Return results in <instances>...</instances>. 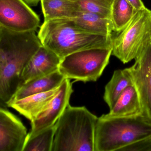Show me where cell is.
Wrapping results in <instances>:
<instances>
[{"instance_id": "1", "label": "cell", "mask_w": 151, "mask_h": 151, "mask_svg": "<svg viewBox=\"0 0 151 151\" xmlns=\"http://www.w3.org/2000/svg\"><path fill=\"white\" fill-rule=\"evenodd\" d=\"M42 45L34 31L18 32L0 26V101L7 106L22 86V75Z\"/></svg>"}, {"instance_id": "2", "label": "cell", "mask_w": 151, "mask_h": 151, "mask_svg": "<svg viewBox=\"0 0 151 151\" xmlns=\"http://www.w3.org/2000/svg\"><path fill=\"white\" fill-rule=\"evenodd\" d=\"M38 36L42 45L61 59L76 52L98 48H112V36L93 34L78 27L72 19L44 21Z\"/></svg>"}, {"instance_id": "3", "label": "cell", "mask_w": 151, "mask_h": 151, "mask_svg": "<svg viewBox=\"0 0 151 151\" xmlns=\"http://www.w3.org/2000/svg\"><path fill=\"white\" fill-rule=\"evenodd\" d=\"M98 119L86 107L69 104L55 123L52 151H95Z\"/></svg>"}, {"instance_id": "4", "label": "cell", "mask_w": 151, "mask_h": 151, "mask_svg": "<svg viewBox=\"0 0 151 151\" xmlns=\"http://www.w3.org/2000/svg\"><path fill=\"white\" fill-rule=\"evenodd\" d=\"M151 138V118L144 114L129 117H98L95 151H121Z\"/></svg>"}, {"instance_id": "5", "label": "cell", "mask_w": 151, "mask_h": 151, "mask_svg": "<svg viewBox=\"0 0 151 151\" xmlns=\"http://www.w3.org/2000/svg\"><path fill=\"white\" fill-rule=\"evenodd\" d=\"M112 48L87 49L62 59L59 70L65 78L81 82H95L102 75L112 55Z\"/></svg>"}, {"instance_id": "6", "label": "cell", "mask_w": 151, "mask_h": 151, "mask_svg": "<svg viewBox=\"0 0 151 151\" xmlns=\"http://www.w3.org/2000/svg\"><path fill=\"white\" fill-rule=\"evenodd\" d=\"M151 10L136 11L130 22L113 40L112 55L124 63L135 59L151 39Z\"/></svg>"}, {"instance_id": "7", "label": "cell", "mask_w": 151, "mask_h": 151, "mask_svg": "<svg viewBox=\"0 0 151 151\" xmlns=\"http://www.w3.org/2000/svg\"><path fill=\"white\" fill-rule=\"evenodd\" d=\"M40 22L24 0H0V26L18 32L36 31Z\"/></svg>"}, {"instance_id": "8", "label": "cell", "mask_w": 151, "mask_h": 151, "mask_svg": "<svg viewBox=\"0 0 151 151\" xmlns=\"http://www.w3.org/2000/svg\"><path fill=\"white\" fill-rule=\"evenodd\" d=\"M129 68L142 104L143 114L151 118V39Z\"/></svg>"}, {"instance_id": "9", "label": "cell", "mask_w": 151, "mask_h": 151, "mask_svg": "<svg viewBox=\"0 0 151 151\" xmlns=\"http://www.w3.org/2000/svg\"><path fill=\"white\" fill-rule=\"evenodd\" d=\"M73 92L72 84L65 78L60 87L59 92L46 107L31 122V129L28 137L55 125L69 104Z\"/></svg>"}, {"instance_id": "10", "label": "cell", "mask_w": 151, "mask_h": 151, "mask_svg": "<svg viewBox=\"0 0 151 151\" xmlns=\"http://www.w3.org/2000/svg\"><path fill=\"white\" fill-rule=\"evenodd\" d=\"M29 133L21 120L0 108V151H23Z\"/></svg>"}, {"instance_id": "11", "label": "cell", "mask_w": 151, "mask_h": 151, "mask_svg": "<svg viewBox=\"0 0 151 151\" xmlns=\"http://www.w3.org/2000/svg\"><path fill=\"white\" fill-rule=\"evenodd\" d=\"M62 59L50 49L42 45L24 69L22 75V85L25 83L59 70Z\"/></svg>"}, {"instance_id": "12", "label": "cell", "mask_w": 151, "mask_h": 151, "mask_svg": "<svg viewBox=\"0 0 151 151\" xmlns=\"http://www.w3.org/2000/svg\"><path fill=\"white\" fill-rule=\"evenodd\" d=\"M60 87L49 91L30 95L10 102L7 106L12 108L32 122L46 107L59 92Z\"/></svg>"}, {"instance_id": "13", "label": "cell", "mask_w": 151, "mask_h": 151, "mask_svg": "<svg viewBox=\"0 0 151 151\" xmlns=\"http://www.w3.org/2000/svg\"><path fill=\"white\" fill-rule=\"evenodd\" d=\"M143 114L138 93L134 85L128 86L119 96L108 114L102 115L106 118L129 117Z\"/></svg>"}, {"instance_id": "14", "label": "cell", "mask_w": 151, "mask_h": 151, "mask_svg": "<svg viewBox=\"0 0 151 151\" xmlns=\"http://www.w3.org/2000/svg\"><path fill=\"white\" fill-rule=\"evenodd\" d=\"M65 78L58 70L47 76L32 79L22 85L9 102L53 90L59 87Z\"/></svg>"}, {"instance_id": "15", "label": "cell", "mask_w": 151, "mask_h": 151, "mask_svg": "<svg viewBox=\"0 0 151 151\" xmlns=\"http://www.w3.org/2000/svg\"><path fill=\"white\" fill-rule=\"evenodd\" d=\"M45 21L57 19H73L81 11L72 0H40Z\"/></svg>"}, {"instance_id": "16", "label": "cell", "mask_w": 151, "mask_h": 151, "mask_svg": "<svg viewBox=\"0 0 151 151\" xmlns=\"http://www.w3.org/2000/svg\"><path fill=\"white\" fill-rule=\"evenodd\" d=\"M82 29L93 34L112 36L111 20L98 14L81 10L76 18L72 19Z\"/></svg>"}, {"instance_id": "17", "label": "cell", "mask_w": 151, "mask_h": 151, "mask_svg": "<svg viewBox=\"0 0 151 151\" xmlns=\"http://www.w3.org/2000/svg\"><path fill=\"white\" fill-rule=\"evenodd\" d=\"M134 85L129 68L115 70L110 81L105 86L104 101L111 108L122 93L130 86Z\"/></svg>"}, {"instance_id": "18", "label": "cell", "mask_w": 151, "mask_h": 151, "mask_svg": "<svg viewBox=\"0 0 151 151\" xmlns=\"http://www.w3.org/2000/svg\"><path fill=\"white\" fill-rule=\"evenodd\" d=\"M136 11L127 0H113L110 18L113 31L120 33L130 22Z\"/></svg>"}, {"instance_id": "19", "label": "cell", "mask_w": 151, "mask_h": 151, "mask_svg": "<svg viewBox=\"0 0 151 151\" xmlns=\"http://www.w3.org/2000/svg\"><path fill=\"white\" fill-rule=\"evenodd\" d=\"M55 130V124L28 137L23 151H52Z\"/></svg>"}, {"instance_id": "20", "label": "cell", "mask_w": 151, "mask_h": 151, "mask_svg": "<svg viewBox=\"0 0 151 151\" xmlns=\"http://www.w3.org/2000/svg\"><path fill=\"white\" fill-rule=\"evenodd\" d=\"M76 2L81 10L98 14L110 19L113 0H72Z\"/></svg>"}, {"instance_id": "21", "label": "cell", "mask_w": 151, "mask_h": 151, "mask_svg": "<svg viewBox=\"0 0 151 151\" xmlns=\"http://www.w3.org/2000/svg\"><path fill=\"white\" fill-rule=\"evenodd\" d=\"M151 151V138L122 148L120 151Z\"/></svg>"}, {"instance_id": "22", "label": "cell", "mask_w": 151, "mask_h": 151, "mask_svg": "<svg viewBox=\"0 0 151 151\" xmlns=\"http://www.w3.org/2000/svg\"><path fill=\"white\" fill-rule=\"evenodd\" d=\"M136 9V11L145 7L142 0H127Z\"/></svg>"}, {"instance_id": "23", "label": "cell", "mask_w": 151, "mask_h": 151, "mask_svg": "<svg viewBox=\"0 0 151 151\" xmlns=\"http://www.w3.org/2000/svg\"><path fill=\"white\" fill-rule=\"evenodd\" d=\"M24 1L31 6H35L38 4L40 0H24Z\"/></svg>"}, {"instance_id": "24", "label": "cell", "mask_w": 151, "mask_h": 151, "mask_svg": "<svg viewBox=\"0 0 151 151\" xmlns=\"http://www.w3.org/2000/svg\"></svg>"}]
</instances>
